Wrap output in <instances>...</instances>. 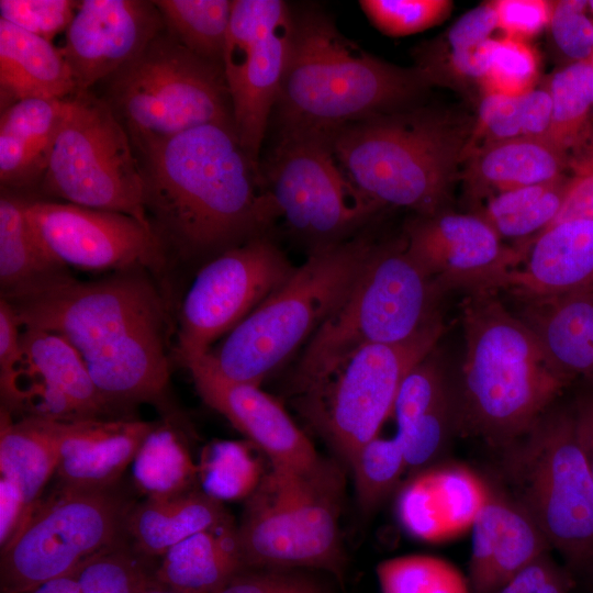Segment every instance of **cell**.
<instances>
[{"label":"cell","mask_w":593,"mask_h":593,"mask_svg":"<svg viewBox=\"0 0 593 593\" xmlns=\"http://www.w3.org/2000/svg\"><path fill=\"white\" fill-rule=\"evenodd\" d=\"M294 269L265 235L206 260L180 309L177 353L183 366L204 356L220 337L277 291Z\"/></svg>","instance_id":"15"},{"label":"cell","mask_w":593,"mask_h":593,"mask_svg":"<svg viewBox=\"0 0 593 593\" xmlns=\"http://www.w3.org/2000/svg\"><path fill=\"white\" fill-rule=\"evenodd\" d=\"M371 24L388 36H405L440 24L449 15V0H361Z\"/></svg>","instance_id":"44"},{"label":"cell","mask_w":593,"mask_h":593,"mask_svg":"<svg viewBox=\"0 0 593 593\" xmlns=\"http://www.w3.org/2000/svg\"><path fill=\"white\" fill-rule=\"evenodd\" d=\"M396 517L403 529L419 540L437 542L472 527L492 490L462 465H433L414 474L398 490Z\"/></svg>","instance_id":"22"},{"label":"cell","mask_w":593,"mask_h":593,"mask_svg":"<svg viewBox=\"0 0 593 593\" xmlns=\"http://www.w3.org/2000/svg\"><path fill=\"white\" fill-rule=\"evenodd\" d=\"M406 249L446 294L462 290L493 293L522 260L524 245L507 246L475 213H439L412 220L405 230Z\"/></svg>","instance_id":"18"},{"label":"cell","mask_w":593,"mask_h":593,"mask_svg":"<svg viewBox=\"0 0 593 593\" xmlns=\"http://www.w3.org/2000/svg\"><path fill=\"white\" fill-rule=\"evenodd\" d=\"M471 530L468 580L473 593H496L551 548L530 514L503 494L490 497Z\"/></svg>","instance_id":"25"},{"label":"cell","mask_w":593,"mask_h":593,"mask_svg":"<svg viewBox=\"0 0 593 593\" xmlns=\"http://www.w3.org/2000/svg\"><path fill=\"white\" fill-rule=\"evenodd\" d=\"M67 267L42 247L23 209V197L2 189L0 195L1 295L29 290L66 273Z\"/></svg>","instance_id":"33"},{"label":"cell","mask_w":593,"mask_h":593,"mask_svg":"<svg viewBox=\"0 0 593 593\" xmlns=\"http://www.w3.org/2000/svg\"><path fill=\"white\" fill-rule=\"evenodd\" d=\"M572 589L570 573L547 552L512 577L496 593H571Z\"/></svg>","instance_id":"49"},{"label":"cell","mask_w":593,"mask_h":593,"mask_svg":"<svg viewBox=\"0 0 593 593\" xmlns=\"http://www.w3.org/2000/svg\"><path fill=\"white\" fill-rule=\"evenodd\" d=\"M444 296L404 238L377 244L355 287L306 342L291 387L303 394L362 347L405 342L441 321Z\"/></svg>","instance_id":"7"},{"label":"cell","mask_w":593,"mask_h":593,"mask_svg":"<svg viewBox=\"0 0 593 593\" xmlns=\"http://www.w3.org/2000/svg\"><path fill=\"white\" fill-rule=\"evenodd\" d=\"M2 407L57 422L105 418L114 410L94 385L79 353L61 336L22 328L21 361Z\"/></svg>","instance_id":"19"},{"label":"cell","mask_w":593,"mask_h":593,"mask_svg":"<svg viewBox=\"0 0 593 593\" xmlns=\"http://www.w3.org/2000/svg\"><path fill=\"white\" fill-rule=\"evenodd\" d=\"M163 29L154 1H79L59 48L78 92L89 91L132 61Z\"/></svg>","instance_id":"20"},{"label":"cell","mask_w":593,"mask_h":593,"mask_svg":"<svg viewBox=\"0 0 593 593\" xmlns=\"http://www.w3.org/2000/svg\"><path fill=\"white\" fill-rule=\"evenodd\" d=\"M210 407L225 416L270 461V467L306 469L321 458L283 406L260 385L227 380L200 357L186 365Z\"/></svg>","instance_id":"21"},{"label":"cell","mask_w":593,"mask_h":593,"mask_svg":"<svg viewBox=\"0 0 593 593\" xmlns=\"http://www.w3.org/2000/svg\"><path fill=\"white\" fill-rule=\"evenodd\" d=\"M104 81L102 99L124 126L135 153L197 126L234 127L223 66L190 52L165 27Z\"/></svg>","instance_id":"9"},{"label":"cell","mask_w":593,"mask_h":593,"mask_svg":"<svg viewBox=\"0 0 593 593\" xmlns=\"http://www.w3.org/2000/svg\"><path fill=\"white\" fill-rule=\"evenodd\" d=\"M344 486L340 466L324 458L300 470L270 467L238 526L246 568L315 569L343 579Z\"/></svg>","instance_id":"8"},{"label":"cell","mask_w":593,"mask_h":593,"mask_svg":"<svg viewBox=\"0 0 593 593\" xmlns=\"http://www.w3.org/2000/svg\"><path fill=\"white\" fill-rule=\"evenodd\" d=\"M67 99H26L1 110V189L26 197L35 194L47 169Z\"/></svg>","instance_id":"26"},{"label":"cell","mask_w":593,"mask_h":593,"mask_svg":"<svg viewBox=\"0 0 593 593\" xmlns=\"http://www.w3.org/2000/svg\"><path fill=\"white\" fill-rule=\"evenodd\" d=\"M429 83L415 68L378 58L326 14L293 12L289 59L273 109L279 134L331 138L338 130L413 107Z\"/></svg>","instance_id":"3"},{"label":"cell","mask_w":593,"mask_h":593,"mask_svg":"<svg viewBox=\"0 0 593 593\" xmlns=\"http://www.w3.org/2000/svg\"><path fill=\"white\" fill-rule=\"evenodd\" d=\"M254 448L249 441L238 440H216L208 445L198 463L202 490L222 503L246 501L266 473Z\"/></svg>","instance_id":"40"},{"label":"cell","mask_w":593,"mask_h":593,"mask_svg":"<svg viewBox=\"0 0 593 593\" xmlns=\"http://www.w3.org/2000/svg\"><path fill=\"white\" fill-rule=\"evenodd\" d=\"M292 30L293 12L284 1H233L223 71L236 135L257 165L284 77Z\"/></svg>","instance_id":"16"},{"label":"cell","mask_w":593,"mask_h":593,"mask_svg":"<svg viewBox=\"0 0 593 593\" xmlns=\"http://www.w3.org/2000/svg\"><path fill=\"white\" fill-rule=\"evenodd\" d=\"M128 510L113 488H57L1 549V593H25L113 546Z\"/></svg>","instance_id":"13"},{"label":"cell","mask_w":593,"mask_h":593,"mask_svg":"<svg viewBox=\"0 0 593 593\" xmlns=\"http://www.w3.org/2000/svg\"><path fill=\"white\" fill-rule=\"evenodd\" d=\"M459 429L508 447L524 437L570 381L532 328L493 293L463 303Z\"/></svg>","instance_id":"4"},{"label":"cell","mask_w":593,"mask_h":593,"mask_svg":"<svg viewBox=\"0 0 593 593\" xmlns=\"http://www.w3.org/2000/svg\"><path fill=\"white\" fill-rule=\"evenodd\" d=\"M63 423L37 417L13 421L12 414L1 407L0 472L20 488L27 521L41 503L46 483L55 474Z\"/></svg>","instance_id":"32"},{"label":"cell","mask_w":593,"mask_h":593,"mask_svg":"<svg viewBox=\"0 0 593 593\" xmlns=\"http://www.w3.org/2000/svg\"><path fill=\"white\" fill-rule=\"evenodd\" d=\"M571 179L556 180L503 191L485 199L475 213L502 238L527 242L546 230L558 215Z\"/></svg>","instance_id":"36"},{"label":"cell","mask_w":593,"mask_h":593,"mask_svg":"<svg viewBox=\"0 0 593 593\" xmlns=\"http://www.w3.org/2000/svg\"><path fill=\"white\" fill-rule=\"evenodd\" d=\"M376 246L356 237L313 248L277 291L202 358L227 380L260 385L346 300Z\"/></svg>","instance_id":"6"},{"label":"cell","mask_w":593,"mask_h":593,"mask_svg":"<svg viewBox=\"0 0 593 593\" xmlns=\"http://www.w3.org/2000/svg\"><path fill=\"white\" fill-rule=\"evenodd\" d=\"M540 74L537 51L525 41L502 36L493 40L481 94L519 97L535 89Z\"/></svg>","instance_id":"43"},{"label":"cell","mask_w":593,"mask_h":593,"mask_svg":"<svg viewBox=\"0 0 593 593\" xmlns=\"http://www.w3.org/2000/svg\"><path fill=\"white\" fill-rule=\"evenodd\" d=\"M230 517L222 502L193 488L146 497L128 510L124 530L137 553L144 558L163 557L178 542Z\"/></svg>","instance_id":"30"},{"label":"cell","mask_w":593,"mask_h":593,"mask_svg":"<svg viewBox=\"0 0 593 593\" xmlns=\"http://www.w3.org/2000/svg\"><path fill=\"white\" fill-rule=\"evenodd\" d=\"M215 593H331L321 580L293 569L240 572Z\"/></svg>","instance_id":"47"},{"label":"cell","mask_w":593,"mask_h":593,"mask_svg":"<svg viewBox=\"0 0 593 593\" xmlns=\"http://www.w3.org/2000/svg\"><path fill=\"white\" fill-rule=\"evenodd\" d=\"M496 30V14L492 1L484 2L461 15L433 44L447 49H467L491 38Z\"/></svg>","instance_id":"50"},{"label":"cell","mask_w":593,"mask_h":593,"mask_svg":"<svg viewBox=\"0 0 593 593\" xmlns=\"http://www.w3.org/2000/svg\"><path fill=\"white\" fill-rule=\"evenodd\" d=\"M473 122L413 105L347 125L333 134L331 145L368 199L427 216L446 210Z\"/></svg>","instance_id":"5"},{"label":"cell","mask_w":593,"mask_h":593,"mask_svg":"<svg viewBox=\"0 0 593 593\" xmlns=\"http://www.w3.org/2000/svg\"><path fill=\"white\" fill-rule=\"evenodd\" d=\"M76 93L71 70L59 48L0 19L1 110L21 100H65Z\"/></svg>","instance_id":"28"},{"label":"cell","mask_w":593,"mask_h":593,"mask_svg":"<svg viewBox=\"0 0 593 593\" xmlns=\"http://www.w3.org/2000/svg\"><path fill=\"white\" fill-rule=\"evenodd\" d=\"M157 425L128 417L64 422L55 471L58 488L112 489Z\"/></svg>","instance_id":"24"},{"label":"cell","mask_w":593,"mask_h":593,"mask_svg":"<svg viewBox=\"0 0 593 593\" xmlns=\"http://www.w3.org/2000/svg\"><path fill=\"white\" fill-rule=\"evenodd\" d=\"M33 197L126 214L152 228L131 138L108 103L89 91L67 99L47 169Z\"/></svg>","instance_id":"11"},{"label":"cell","mask_w":593,"mask_h":593,"mask_svg":"<svg viewBox=\"0 0 593 593\" xmlns=\"http://www.w3.org/2000/svg\"><path fill=\"white\" fill-rule=\"evenodd\" d=\"M578 437L593 477V391L578 398L572 407Z\"/></svg>","instance_id":"54"},{"label":"cell","mask_w":593,"mask_h":593,"mask_svg":"<svg viewBox=\"0 0 593 593\" xmlns=\"http://www.w3.org/2000/svg\"><path fill=\"white\" fill-rule=\"evenodd\" d=\"M353 470L357 503L363 513L379 508L407 472L404 451L398 438L376 436L366 443L348 466Z\"/></svg>","instance_id":"41"},{"label":"cell","mask_w":593,"mask_h":593,"mask_svg":"<svg viewBox=\"0 0 593 593\" xmlns=\"http://www.w3.org/2000/svg\"><path fill=\"white\" fill-rule=\"evenodd\" d=\"M154 579L145 558L121 539L25 593H139Z\"/></svg>","instance_id":"35"},{"label":"cell","mask_w":593,"mask_h":593,"mask_svg":"<svg viewBox=\"0 0 593 593\" xmlns=\"http://www.w3.org/2000/svg\"><path fill=\"white\" fill-rule=\"evenodd\" d=\"M27 522L26 507L20 488L10 479H0V546L11 542Z\"/></svg>","instance_id":"53"},{"label":"cell","mask_w":593,"mask_h":593,"mask_svg":"<svg viewBox=\"0 0 593 593\" xmlns=\"http://www.w3.org/2000/svg\"><path fill=\"white\" fill-rule=\"evenodd\" d=\"M523 244L501 289L522 302L593 290V220L551 225Z\"/></svg>","instance_id":"23"},{"label":"cell","mask_w":593,"mask_h":593,"mask_svg":"<svg viewBox=\"0 0 593 593\" xmlns=\"http://www.w3.org/2000/svg\"><path fill=\"white\" fill-rule=\"evenodd\" d=\"M79 1L1 0L0 19L49 42L71 23Z\"/></svg>","instance_id":"46"},{"label":"cell","mask_w":593,"mask_h":593,"mask_svg":"<svg viewBox=\"0 0 593 593\" xmlns=\"http://www.w3.org/2000/svg\"><path fill=\"white\" fill-rule=\"evenodd\" d=\"M591 64H592V67H593V56L591 58ZM593 165V131H592V136H591V139H590V143L585 149V152L583 153V155L572 164L571 166V172H574V171H578L580 169H583L588 166H591Z\"/></svg>","instance_id":"55"},{"label":"cell","mask_w":593,"mask_h":593,"mask_svg":"<svg viewBox=\"0 0 593 593\" xmlns=\"http://www.w3.org/2000/svg\"><path fill=\"white\" fill-rule=\"evenodd\" d=\"M22 197L35 237L66 267L115 271L141 268L154 273L166 267L169 258L161 240L152 228L126 214Z\"/></svg>","instance_id":"17"},{"label":"cell","mask_w":593,"mask_h":593,"mask_svg":"<svg viewBox=\"0 0 593 593\" xmlns=\"http://www.w3.org/2000/svg\"><path fill=\"white\" fill-rule=\"evenodd\" d=\"M573 220H593V165L571 174L560 211L549 226Z\"/></svg>","instance_id":"52"},{"label":"cell","mask_w":593,"mask_h":593,"mask_svg":"<svg viewBox=\"0 0 593 593\" xmlns=\"http://www.w3.org/2000/svg\"><path fill=\"white\" fill-rule=\"evenodd\" d=\"M518 315L570 380L593 377V290L523 302Z\"/></svg>","instance_id":"31"},{"label":"cell","mask_w":593,"mask_h":593,"mask_svg":"<svg viewBox=\"0 0 593 593\" xmlns=\"http://www.w3.org/2000/svg\"><path fill=\"white\" fill-rule=\"evenodd\" d=\"M148 273L132 268L79 281L66 272L1 298L22 328L65 338L113 409L150 403L168 411L167 312Z\"/></svg>","instance_id":"1"},{"label":"cell","mask_w":593,"mask_h":593,"mask_svg":"<svg viewBox=\"0 0 593 593\" xmlns=\"http://www.w3.org/2000/svg\"><path fill=\"white\" fill-rule=\"evenodd\" d=\"M381 593H471L468 578L451 562L432 555H405L376 569Z\"/></svg>","instance_id":"42"},{"label":"cell","mask_w":593,"mask_h":593,"mask_svg":"<svg viewBox=\"0 0 593 593\" xmlns=\"http://www.w3.org/2000/svg\"><path fill=\"white\" fill-rule=\"evenodd\" d=\"M265 174L280 216L313 248L345 240L383 208L348 179L325 136L279 134Z\"/></svg>","instance_id":"14"},{"label":"cell","mask_w":593,"mask_h":593,"mask_svg":"<svg viewBox=\"0 0 593 593\" xmlns=\"http://www.w3.org/2000/svg\"><path fill=\"white\" fill-rule=\"evenodd\" d=\"M507 448L515 500L572 571L593 575V477L572 409L551 407Z\"/></svg>","instance_id":"10"},{"label":"cell","mask_w":593,"mask_h":593,"mask_svg":"<svg viewBox=\"0 0 593 593\" xmlns=\"http://www.w3.org/2000/svg\"><path fill=\"white\" fill-rule=\"evenodd\" d=\"M135 154L147 219L168 258L209 260L280 216L233 126H197Z\"/></svg>","instance_id":"2"},{"label":"cell","mask_w":593,"mask_h":593,"mask_svg":"<svg viewBox=\"0 0 593 593\" xmlns=\"http://www.w3.org/2000/svg\"><path fill=\"white\" fill-rule=\"evenodd\" d=\"M550 121L551 99L546 87L519 97L481 96L465 158L490 143L519 137L545 138Z\"/></svg>","instance_id":"37"},{"label":"cell","mask_w":593,"mask_h":593,"mask_svg":"<svg viewBox=\"0 0 593 593\" xmlns=\"http://www.w3.org/2000/svg\"><path fill=\"white\" fill-rule=\"evenodd\" d=\"M165 30L199 57L223 66L231 21L230 0H155Z\"/></svg>","instance_id":"39"},{"label":"cell","mask_w":593,"mask_h":593,"mask_svg":"<svg viewBox=\"0 0 593 593\" xmlns=\"http://www.w3.org/2000/svg\"><path fill=\"white\" fill-rule=\"evenodd\" d=\"M22 326L10 303L0 299V389L5 398L16 378L21 361Z\"/></svg>","instance_id":"51"},{"label":"cell","mask_w":593,"mask_h":593,"mask_svg":"<svg viewBox=\"0 0 593 593\" xmlns=\"http://www.w3.org/2000/svg\"><path fill=\"white\" fill-rule=\"evenodd\" d=\"M586 0L553 1L548 29L558 51L570 63L593 56V20Z\"/></svg>","instance_id":"45"},{"label":"cell","mask_w":593,"mask_h":593,"mask_svg":"<svg viewBox=\"0 0 593 593\" xmlns=\"http://www.w3.org/2000/svg\"><path fill=\"white\" fill-rule=\"evenodd\" d=\"M246 568L232 517L171 547L154 578L181 593H215Z\"/></svg>","instance_id":"29"},{"label":"cell","mask_w":593,"mask_h":593,"mask_svg":"<svg viewBox=\"0 0 593 593\" xmlns=\"http://www.w3.org/2000/svg\"><path fill=\"white\" fill-rule=\"evenodd\" d=\"M139 593H181L170 586H167L154 579L143 591Z\"/></svg>","instance_id":"56"},{"label":"cell","mask_w":593,"mask_h":593,"mask_svg":"<svg viewBox=\"0 0 593 593\" xmlns=\"http://www.w3.org/2000/svg\"><path fill=\"white\" fill-rule=\"evenodd\" d=\"M496 29L504 36L528 42L548 27L553 1L496 0L492 1Z\"/></svg>","instance_id":"48"},{"label":"cell","mask_w":593,"mask_h":593,"mask_svg":"<svg viewBox=\"0 0 593 593\" xmlns=\"http://www.w3.org/2000/svg\"><path fill=\"white\" fill-rule=\"evenodd\" d=\"M459 177L471 197L490 195L556 180L570 170L569 158L544 137L486 144L468 154Z\"/></svg>","instance_id":"27"},{"label":"cell","mask_w":593,"mask_h":593,"mask_svg":"<svg viewBox=\"0 0 593 593\" xmlns=\"http://www.w3.org/2000/svg\"><path fill=\"white\" fill-rule=\"evenodd\" d=\"M551 121L545 138L569 158L570 167L585 152L593 131V67L590 60L569 63L546 85Z\"/></svg>","instance_id":"34"},{"label":"cell","mask_w":593,"mask_h":593,"mask_svg":"<svg viewBox=\"0 0 593 593\" xmlns=\"http://www.w3.org/2000/svg\"><path fill=\"white\" fill-rule=\"evenodd\" d=\"M133 478L146 497L167 496L193 489L199 467L178 433L158 423L134 458Z\"/></svg>","instance_id":"38"},{"label":"cell","mask_w":593,"mask_h":593,"mask_svg":"<svg viewBox=\"0 0 593 593\" xmlns=\"http://www.w3.org/2000/svg\"><path fill=\"white\" fill-rule=\"evenodd\" d=\"M444 331L441 320L405 342L362 347L300 395L302 414L347 466L379 435L403 379Z\"/></svg>","instance_id":"12"}]
</instances>
